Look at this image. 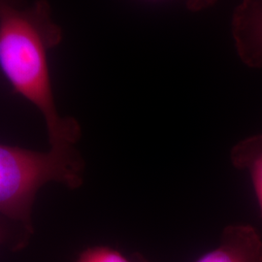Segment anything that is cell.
<instances>
[{
  "label": "cell",
  "instance_id": "cell-1",
  "mask_svg": "<svg viewBox=\"0 0 262 262\" xmlns=\"http://www.w3.org/2000/svg\"><path fill=\"white\" fill-rule=\"evenodd\" d=\"M62 40L46 0L19 8L15 0L0 1V70L13 90L44 118L51 148L72 149L81 136L73 118L56 108L49 68V53Z\"/></svg>",
  "mask_w": 262,
  "mask_h": 262
},
{
  "label": "cell",
  "instance_id": "cell-2",
  "mask_svg": "<svg viewBox=\"0 0 262 262\" xmlns=\"http://www.w3.org/2000/svg\"><path fill=\"white\" fill-rule=\"evenodd\" d=\"M84 167L75 148L36 151L0 144V216L32 231L31 212L39 189L49 183L77 188Z\"/></svg>",
  "mask_w": 262,
  "mask_h": 262
},
{
  "label": "cell",
  "instance_id": "cell-3",
  "mask_svg": "<svg viewBox=\"0 0 262 262\" xmlns=\"http://www.w3.org/2000/svg\"><path fill=\"white\" fill-rule=\"evenodd\" d=\"M235 50L244 64L262 67V0H242L232 16Z\"/></svg>",
  "mask_w": 262,
  "mask_h": 262
},
{
  "label": "cell",
  "instance_id": "cell-4",
  "mask_svg": "<svg viewBox=\"0 0 262 262\" xmlns=\"http://www.w3.org/2000/svg\"><path fill=\"white\" fill-rule=\"evenodd\" d=\"M196 262H262L261 237L252 225H228L220 245Z\"/></svg>",
  "mask_w": 262,
  "mask_h": 262
},
{
  "label": "cell",
  "instance_id": "cell-5",
  "mask_svg": "<svg viewBox=\"0 0 262 262\" xmlns=\"http://www.w3.org/2000/svg\"><path fill=\"white\" fill-rule=\"evenodd\" d=\"M233 166L251 175L262 215V133L240 141L230 152Z\"/></svg>",
  "mask_w": 262,
  "mask_h": 262
},
{
  "label": "cell",
  "instance_id": "cell-6",
  "mask_svg": "<svg viewBox=\"0 0 262 262\" xmlns=\"http://www.w3.org/2000/svg\"><path fill=\"white\" fill-rule=\"evenodd\" d=\"M77 262H150L141 254L127 257L119 251L104 246L93 247L84 250L78 257Z\"/></svg>",
  "mask_w": 262,
  "mask_h": 262
},
{
  "label": "cell",
  "instance_id": "cell-7",
  "mask_svg": "<svg viewBox=\"0 0 262 262\" xmlns=\"http://www.w3.org/2000/svg\"><path fill=\"white\" fill-rule=\"evenodd\" d=\"M31 232L24 225L0 216V247L7 246L15 250L21 249L28 243Z\"/></svg>",
  "mask_w": 262,
  "mask_h": 262
},
{
  "label": "cell",
  "instance_id": "cell-8",
  "mask_svg": "<svg viewBox=\"0 0 262 262\" xmlns=\"http://www.w3.org/2000/svg\"><path fill=\"white\" fill-rule=\"evenodd\" d=\"M216 0H186L187 7L192 12H200L212 7Z\"/></svg>",
  "mask_w": 262,
  "mask_h": 262
},
{
  "label": "cell",
  "instance_id": "cell-9",
  "mask_svg": "<svg viewBox=\"0 0 262 262\" xmlns=\"http://www.w3.org/2000/svg\"><path fill=\"white\" fill-rule=\"evenodd\" d=\"M0 1H2V0H0Z\"/></svg>",
  "mask_w": 262,
  "mask_h": 262
}]
</instances>
